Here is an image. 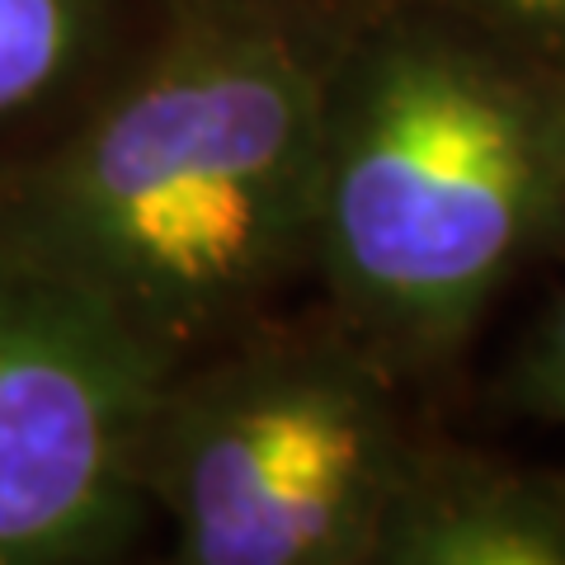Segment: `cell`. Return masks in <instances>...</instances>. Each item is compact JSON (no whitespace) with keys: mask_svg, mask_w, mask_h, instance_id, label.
Here are the masks:
<instances>
[{"mask_svg":"<svg viewBox=\"0 0 565 565\" xmlns=\"http://www.w3.org/2000/svg\"><path fill=\"white\" fill-rule=\"evenodd\" d=\"M359 10H174L109 95L0 174V255L90 297L166 373L288 307Z\"/></svg>","mask_w":565,"mask_h":565,"instance_id":"cell-1","label":"cell"},{"mask_svg":"<svg viewBox=\"0 0 565 565\" xmlns=\"http://www.w3.org/2000/svg\"><path fill=\"white\" fill-rule=\"evenodd\" d=\"M373 565H565V471L424 434Z\"/></svg>","mask_w":565,"mask_h":565,"instance_id":"cell-5","label":"cell"},{"mask_svg":"<svg viewBox=\"0 0 565 565\" xmlns=\"http://www.w3.org/2000/svg\"><path fill=\"white\" fill-rule=\"evenodd\" d=\"M170 10H222V6H316V0H166Z\"/></svg>","mask_w":565,"mask_h":565,"instance_id":"cell-9","label":"cell"},{"mask_svg":"<svg viewBox=\"0 0 565 565\" xmlns=\"http://www.w3.org/2000/svg\"><path fill=\"white\" fill-rule=\"evenodd\" d=\"M166 367L90 297L0 255V565H114L151 533Z\"/></svg>","mask_w":565,"mask_h":565,"instance_id":"cell-4","label":"cell"},{"mask_svg":"<svg viewBox=\"0 0 565 565\" xmlns=\"http://www.w3.org/2000/svg\"><path fill=\"white\" fill-rule=\"evenodd\" d=\"M386 6L434 14L546 76L565 71V0H386Z\"/></svg>","mask_w":565,"mask_h":565,"instance_id":"cell-7","label":"cell"},{"mask_svg":"<svg viewBox=\"0 0 565 565\" xmlns=\"http://www.w3.org/2000/svg\"><path fill=\"white\" fill-rule=\"evenodd\" d=\"M509 405L533 419L565 424V288L552 297L509 367Z\"/></svg>","mask_w":565,"mask_h":565,"instance_id":"cell-8","label":"cell"},{"mask_svg":"<svg viewBox=\"0 0 565 565\" xmlns=\"http://www.w3.org/2000/svg\"><path fill=\"white\" fill-rule=\"evenodd\" d=\"M170 14L166 0H0V174L109 95Z\"/></svg>","mask_w":565,"mask_h":565,"instance_id":"cell-6","label":"cell"},{"mask_svg":"<svg viewBox=\"0 0 565 565\" xmlns=\"http://www.w3.org/2000/svg\"><path fill=\"white\" fill-rule=\"evenodd\" d=\"M415 386L326 302L278 307L156 386L141 486L174 565H373L429 434Z\"/></svg>","mask_w":565,"mask_h":565,"instance_id":"cell-3","label":"cell"},{"mask_svg":"<svg viewBox=\"0 0 565 565\" xmlns=\"http://www.w3.org/2000/svg\"><path fill=\"white\" fill-rule=\"evenodd\" d=\"M556 85H561V104H565V71H561V76H556Z\"/></svg>","mask_w":565,"mask_h":565,"instance_id":"cell-10","label":"cell"},{"mask_svg":"<svg viewBox=\"0 0 565 565\" xmlns=\"http://www.w3.org/2000/svg\"><path fill=\"white\" fill-rule=\"evenodd\" d=\"M561 245L556 76L434 14L363 0L326 95L316 302L424 392L494 297Z\"/></svg>","mask_w":565,"mask_h":565,"instance_id":"cell-2","label":"cell"}]
</instances>
